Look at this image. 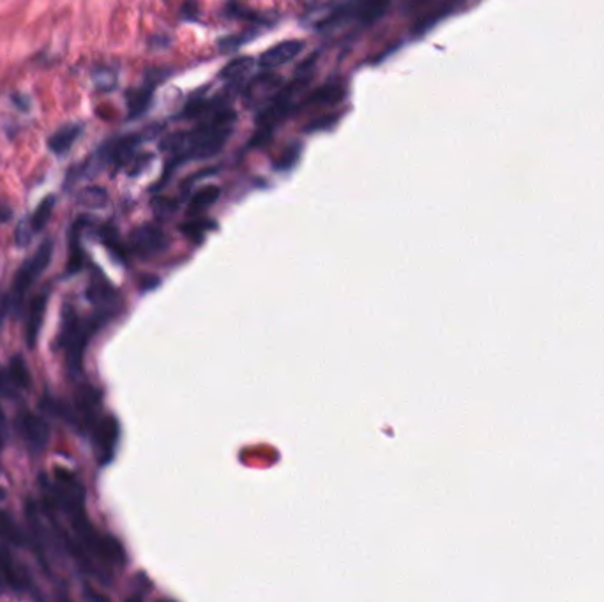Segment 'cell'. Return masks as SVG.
<instances>
[{
    "instance_id": "8fae6325",
    "label": "cell",
    "mask_w": 604,
    "mask_h": 602,
    "mask_svg": "<svg viewBox=\"0 0 604 602\" xmlns=\"http://www.w3.org/2000/svg\"><path fill=\"white\" fill-rule=\"evenodd\" d=\"M281 78L274 73H262L247 83L244 96L249 104H260L270 101L280 92Z\"/></svg>"
},
{
    "instance_id": "8992f818",
    "label": "cell",
    "mask_w": 604,
    "mask_h": 602,
    "mask_svg": "<svg viewBox=\"0 0 604 602\" xmlns=\"http://www.w3.org/2000/svg\"><path fill=\"white\" fill-rule=\"evenodd\" d=\"M129 246L138 256L151 258L166 249L168 239H166L165 231L156 224H142V226L135 228L131 237H129Z\"/></svg>"
},
{
    "instance_id": "7402d4cb",
    "label": "cell",
    "mask_w": 604,
    "mask_h": 602,
    "mask_svg": "<svg viewBox=\"0 0 604 602\" xmlns=\"http://www.w3.org/2000/svg\"><path fill=\"white\" fill-rule=\"evenodd\" d=\"M108 195L101 188H87L80 195V202L87 207H103L107 203Z\"/></svg>"
},
{
    "instance_id": "44dd1931",
    "label": "cell",
    "mask_w": 604,
    "mask_h": 602,
    "mask_svg": "<svg viewBox=\"0 0 604 602\" xmlns=\"http://www.w3.org/2000/svg\"><path fill=\"white\" fill-rule=\"evenodd\" d=\"M69 261H67V271L69 274L80 271L83 267V251H81L80 242H78V224L73 226V233H71V247H69Z\"/></svg>"
},
{
    "instance_id": "4fadbf2b",
    "label": "cell",
    "mask_w": 604,
    "mask_h": 602,
    "mask_svg": "<svg viewBox=\"0 0 604 602\" xmlns=\"http://www.w3.org/2000/svg\"><path fill=\"white\" fill-rule=\"evenodd\" d=\"M81 135V125L80 124H67L64 128H60L55 135L50 136L48 140V149L57 156H64L73 149V145L76 144V140Z\"/></svg>"
},
{
    "instance_id": "ac0fdd59",
    "label": "cell",
    "mask_w": 604,
    "mask_h": 602,
    "mask_svg": "<svg viewBox=\"0 0 604 602\" xmlns=\"http://www.w3.org/2000/svg\"><path fill=\"white\" fill-rule=\"evenodd\" d=\"M89 297L92 299L96 304L110 308L115 299H117V294H115V288L111 287L104 278H94L92 285H90L89 288Z\"/></svg>"
},
{
    "instance_id": "52a82bcc",
    "label": "cell",
    "mask_w": 604,
    "mask_h": 602,
    "mask_svg": "<svg viewBox=\"0 0 604 602\" xmlns=\"http://www.w3.org/2000/svg\"><path fill=\"white\" fill-rule=\"evenodd\" d=\"M30 387V373L25 359L15 355L8 366L0 371V396L16 397Z\"/></svg>"
},
{
    "instance_id": "83f0119b",
    "label": "cell",
    "mask_w": 604,
    "mask_h": 602,
    "mask_svg": "<svg viewBox=\"0 0 604 602\" xmlns=\"http://www.w3.org/2000/svg\"><path fill=\"white\" fill-rule=\"evenodd\" d=\"M4 498H6V491H4V488H0V502H2Z\"/></svg>"
},
{
    "instance_id": "277c9868",
    "label": "cell",
    "mask_w": 604,
    "mask_h": 602,
    "mask_svg": "<svg viewBox=\"0 0 604 602\" xmlns=\"http://www.w3.org/2000/svg\"><path fill=\"white\" fill-rule=\"evenodd\" d=\"M16 427L32 454H41L45 451L50 440V426L41 415L29 410L22 411L16 419Z\"/></svg>"
},
{
    "instance_id": "5b68a950",
    "label": "cell",
    "mask_w": 604,
    "mask_h": 602,
    "mask_svg": "<svg viewBox=\"0 0 604 602\" xmlns=\"http://www.w3.org/2000/svg\"><path fill=\"white\" fill-rule=\"evenodd\" d=\"M92 442L96 449V458L101 467L108 465L114 459L115 449H117L118 437H121V427L115 417L107 415L96 420L92 426Z\"/></svg>"
},
{
    "instance_id": "ba28073f",
    "label": "cell",
    "mask_w": 604,
    "mask_h": 602,
    "mask_svg": "<svg viewBox=\"0 0 604 602\" xmlns=\"http://www.w3.org/2000/svg\"><path fill=\"white\" fill-rule=\"evenodd\" d=\"M48 308V292H41L30 299L25 313V343L30 350L36 348L43 322Z\"/></svg>"
},
{
    "instance_id": "603a6c76",
    "label": "cell",
    "mask_w": 604,
    "mask_h": 602,
    "mask_svg": "<svg viewBox=\"0 0 604 602\" xmlns=\"http://www.w3.org/2000/svg\"><path fill=\"white\" fill-rule=\"evenodd\" d=\"M34 231L32 228H30L29 221H23V223H20L18 230H16V244H18L20 247L27 246V244L30 242V239H32Z\"/></svg>"
},
{
    "instance_id": "e0dca14e",
    "label": "cell",
    "mask_w": 604,
    "mask_h": 602,
    "mask_svg": "<svg viewBox=\"0 0 604 602\" xmlns=\"http://www.w3.org/2000/svg\"><path fill=\"white\" fill-rule=\"evenodd\" d=\"M345 96V90H343L339 85H325V87L317 88L315 92H311L310 96L306 97V104H336L343 100Z\"/></svg>"
},
{
    "instance_id": "7c38bea8",
    "label": "cell",
    "mask_w": 604,
    "mask_h": 602,
    "mask_svg": "<svg viewBox=\"0 0 604 602\" xmlns=\"http://www.w3.org/2000/svg\"><path fill=\"white\" fill-rule=\"evenodd\" d=\"M391 6V0H355L354 20L359 25H373Z\"/></svg>"
},
{
    "instance_id": "6da1fadb",
    "label": "cell",
    "mask_w": 604,
    "mask_h": 602,
    "mask_svg": "<svg viewBox=\"0 0 604 602\" xmlns=\"http://www.w3.org/2000/svg\"><path fill=\"white\" fill-rule=\"evenodd\" d=\"M235 124V111L219 107L191 132H177L165 142V149L177 158L209 159L225 147Z\"/></svg>"
},
{
    "instance_id": "2e32d148",
    "label": "cell",
    "mask_w": 604,
    "mask_h": 602,
    "mask_svg": "<svg viewBox=\"0 0 604 602\" xmlns=\"http://www.w3.org/2000/svg\"><path fill=\"white\" fill-rule=\"evenodd\" d=\"M152 88H154L152 85H144V87L138 88V90L129 92V96H128L129 117L131 118L140 117V115L147 110L149 104H151Z\"/></svg>"
},
{
    "instance_id": "484cf974",
    "label": "cell",
    "mask_w": 604,
    "mask_h": 602,
    "mask_svg": "<svg viewBox=\"0 0 604 602\" xmlns=\"http://www.w3.org/2000/svg\"><path fill=\"white\" fill-rule=\"evenodd\" d=\"M11 214H13V210L9 209L6 203H0V223H6V221H9Z\"/></svg>"
},
{
    "instance_id": "ffe728a7",
    "label": "cell",
    "mask_w": 604,
    "mask_h": 602,
    "mask_svg": "<svg viewBox=\"0 0 604 602\" xmlns=\"http://www.w3.org/2000/svg\"><path fill=\"white\" fill-rule=\"evenodd\" d=\"M219 195H221V191H219L218 186H207V188L200 189L191 198L189 210H191V212H202V210L209 209V207L219 198Z\"/></svg>"
},
{
    "instance_id": "d6986e66",
    "label": "cell",
    "mask_w": 604,
    "mask_h": 602,
    "mask_svg": "<svg viewBox=\"0 0 604 602\" xmlns=\"http://www.w3.org/2000/svg\"><path fill=\"white\" fill-rule=\"evenodd\" d=\"M53 207H55V196H46V198L37 205V209L34 210V214L29 219V224L34 233L41 231L48 224L50 217H52L53 214Z\"/></svg>"
},
{
    "instance_id": "4316f807",
    "label": "cell",
    "mask_w": 604,
    "mask_h": 602,
    "mask_svg": "<svg viewBox=\"0 0 604 602\" xmlns=\"http://www.w3.org/2000/svg\"><path fill=\"white\" fill-rule=\"evenodd\" d=\"M2 424H4V413H2V406H0V427H2Z\"/></svg>"
},
{
    "instance_id": "7a4b0ae2",
    "label": "cell",
    "mask_w": 604,
    "mask_h": 602,
    "mask_svg": "<svg viewBox=\"0 0 604 602\" xmlns=\"http://www.w3.org/2000/svg\"><path fill=\"white\" fill-rule=\"evenodd\" d=\"M104 318H107V315L99 313L89 320H81L71 306L64 311L62 329H60L59 339H57V348L66 353L67 369L73 376L81 373L85 350H87L90 338L96 334L101 323L104 322Z\"/></svg>"
},
{
    "instance_id": "9a60e30c",
    "label": "cell",
    "mask_w": 604,
    "mask_h": 602,
    "mask_svg": "<svg viewBox=\"0 0 604 602\" xmlns=\"http://www.w3.org/2000/svg\"><path fill=\"white\" fill-rule=\"evenodd\" d=\"M254 69V60L251 57H239L226 64L221 69L219 76L221 80L230 81V83H242Z\"/></svg>"
},
{
    "instance_id": "d4e9b609",
    "label": "cell",
    "mask_w": 604,
    "mask_h": 602,
    "mask_svg": "<svg viewBox=\"0 0 604 602\" xmlns=\"http://www.w3.org/2000/svg\"><path fill=\"white\" fill-rule=\"evenodd\" d=\"M186 235L193 237V239H198L200 235H203V231H205V226H203V223H189L184 226Z\"/></svg>"
},
{
    "instance_id": "cb8c5ba5",
    "label": "cell",
    "mask_w": 604,
    "mask_h": 602,
    "mask_svg": "<svg viewBox=\"0 0 604 602\" xmlns=\"http://www.w3.org/2000/svg\"><path fill=\"white\" fill-rule=\"evenodd\" d=\"M298 152H301V149H298L297 145H294V147H291V149H288V151L284 152L283 156H281L280 161L276 163L277 168H280V170H287V168H290V166L294 165L295 161H297Z\"/></svg>"
},
{
    "instance_id": "9c48e42d",
    "label": "cell",
    "mask_w": 604,
    "mask_h": 602,
    "mask_svg": "<svg viewBox=\"0 0 604 602\" xmlns=\"http://www.w3.org/2000/svg\"><path fill=\"white\" fill-rule=\"evenodd\" d=\"M99 403L101 394L92 385H85L83 389L78 390L76 397H74L76 417L81 423V426L87 427V430H92L96 420L99 419Z\"/></svg>"
},
{
    "instance_id": "3957f363",
    "label": "cell",
    "mask_w": 604,
    "mask_h": 602,
    "mask_svg": "<svg viewBox=\"0 0 604 602\" xmlns=\"http://www.w3.org/2000/svg\"><path fill=\"white\" fill-rule=\"evenodd\" d=\"M52 254L53 242L50 239H46L45 242L37 247L36 253H34L29 260L23 261V265L18 268V272H16L15 281H13L11 308H20V304L23 302V297H25L27 292L30 290V287H32L37 278L48 268L50 261H52Z\"/></svg>"
},
{
    "instance_id": "30bf717a",
    "label": "cell",
    "mask_w": 604,
    "mask_h": 602,
    "mask_svg": "<svg viewBox=\"0 0 604 602\" xmlns=\"http://www.w3.org/2000/svg\"><path fill=\"white\" fill-rule=\"evenodd\" d=\"M302 50H304V41H281V43L274 44L269 50H266V52L260 55V59H258V64H260L263 69H276V67H281L284 66V64L291 62Z\"/></svg>"
},
{
    "instance_id": "5bb4252c",
    "label": "cell",
    "mask_w": 604,
    "mask_h": 602,
    "mask_svg": "<svg viewBox=\"0 0 604 602\" xmlns=\"http://www.w3.org/2000/svg\"><path fill=\"white\" fill-rule=\"evenodd\" d=\"M0 542L9 547H23L27 539L8 511H0Z\"/></svg>"
}]
</instances>
